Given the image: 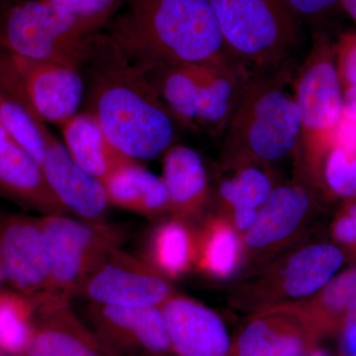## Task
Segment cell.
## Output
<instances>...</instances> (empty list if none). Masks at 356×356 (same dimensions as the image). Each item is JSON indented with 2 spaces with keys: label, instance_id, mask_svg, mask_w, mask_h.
Masks as SVG:
<instances>
[{
  "label": "cell",
  "instance_id": "cell-37",
  "mask_svg": "<svg viewBox=\"0 0 356 356\" xmlns=\"http://www.w3.org/2000/svg\"><path fill=\"white\" fill-rule=\"evenodd\" d=\"M348 322H356V302L351 304V305L346 309V312H344L343 315L341 316V321H339L337 330H339V325L343 324V323Z\"/></svg>",
  "mask_w": 356,
  "mask_h": 356
},
{
  "label": "cell",
  "instance_id": "cell-28",
  "mask_svg": "<svg viewBox=\"0 0 356 356\" xmlns=\"http://www.w3.org/2000/svg\"><path fill=\"white\" fill-rule=\"evenodd\" d=\"M40 122L0 89V124L41 168L44 149Z\"/></svg>",
  "mask_w": 356,
  "mask_h": 356
},
{
  "label": "cell",
  "instance_id": "cell-42",
  "mask_svg": "<svg viewBox=\"0 0 356 356\" xmlns=\"http://www.w3.org/2000/svg\"><path fill=\"white\" fill-rule=\"evenodd\" d=\"M2 282H3V280H2L1 274H0V285H1Z\"/></svg>",
  "mask_w": 356,
  "mask_h": 356
},
{
  "label": "cell",
  "instance_id": "cell-39",
  "mask_svg": "<svg viewBox=\"0 0 356 356\" xmlns=\"http://www.w3.org/2000/svg\"><path fill=\"white\" fill-rule=\"evenodd\" d=\"M298 356H331L327 351L323 350V348H317L315 350L310 351V353H307L305 355H298Z\"/></svg>",
  "mask_w": 356,
  "mask_h": 356
},
{
  "label": "cell",
  "instance_id": "cell-34",
  "mask_svg": "<svg viewBox=\"0 0 356 356\" xmlns=\"http://www.w3.org/2000/svg\"><path fill=\"white\" fill-rule=\"evenodd\" d=\"M332 146L341 147L348 153L356 154V119L341 116Z\"/></svg>",
  "mask_w": 356,
  "mask_h": 356
},
{
  "label": "cell",
  "instance_id": "cell-19",
  "mask_svg": "<svg viewBox=\"0 0 356 356\" xmlns=\"http://www.w3.org/2000/svg\"><path fill=\"white\" fill-rule=\"evenodd\" d=\"M65 146L79 168L104 184L115 172L133 163L107 139L92 114H76L63 124Z\"/></svg>",
  "mask_w": 356,
  "mask_h": 356
},
{
  "label": "cell",
  "instance_id": "cell-9",
  "mask_svg": "<svg viewBox=\"0 0 356 356\" xmlns=\"http://www.w3.org/2000/svg\"><path fill=\"white\" fill-rule=\"evenodd\" d=\"M53 257L50 297L70 302L96 267L120 248L125 229L107 222H88L67 215L42 216Z\"/></svg>",
  "mask_w": 356,
  "mask_h": 356
},
{
  "label": "cell",
  "instance_id": "cell-29",
  "mask_svg": "<svg viewBox=\"0 0 356 356\" xmlns=\"http://www.w3.org/2000/svg\"><path fill=\"white\" fill-rule=\"evenodd\" d=\"M325 184L341 197H356V154L332 146L323 161Z\"/></svg>",
  "mask_w": 356,
  "mask_h": 356
},
{
  "label": "cell",
  "instance_id": "cell-41",
  "mask_svg": "<svg viewBox=\"0 0 356 356\" xmlns=\"http://www.w3.org/2000/svg\"><path fill=\"white\" fill-rule=\"evenodd\" d=\"M149 356H175L173 353H170V355H149Z\"/></svg>",
  "mask_w": 356,
  "mask_h": 356
},
{
  "label": "cell",
  "instance_id": "cell-23",
  "mask_svg": "<svg viewBox=\"0 0 356 356\" xmlns=\"http://www.w3.org/2000/svg\"><path fill=\"white\" fill-rule=\"evenodd\" d=\"M233 170H236L235 175L220 184V196L233 209L235 228L245 233L274 187L259 165H242Z\"/></svg>",
  "mask_w": 356,
  "mask_h": 356
},
{
  "label": "cell",
  "instance_id": "cell-16",
  "mask_svg": "<svg viewBox=\"0 0 356 356\" xmlns=\"http://www.w3.org/2000/svg\"><path fill=\"white\" fill-rule=\"evenodd\" d=\"M25 356H116L76 317L70 302L50 297L36 306V332Z\"/></svg>",
  "mask_w": 356,
  "mask_h": 356
},
{
  "label": "cell",
  "instance_id": "cell-3",
  "mask_svg": "<svg viewBox=\"0 0 356 356\" xmlns=\"http://www.w3.org/2000/svg\"><path fill=\"white\" fill-rule=\"evenodd\" d=\"M289 81L284 67L248 77L222 133L225 168L268 165L298 149L301 120Z\"/></svg>",
  "mask_w": 356,
  "mask_h": 356
},
{
  "label": "cell",
  "instance_id": "cell-12",
  "mask_svg": "<svg viewBox=\"0 0 356 356\" xmlns=\"http://www.w3.org/2000/svg\"><path fill=\"white\" fill-rule=\"evenodd\" d=\"M323 336L305 307L280 306L255 314L236 334L232 356H298Z\"/></svg>",
  "mask_w": 356,
  "mask_h": 356
},
{
  "label": "cell",
  "instance_id": "cell-20",
  "mask_svg": "<svg viewBox=\"0 0 356 356\" xmlns=\"http://www.w3.org/2000/svg\"><path fill=\"white\" fill-rule=\"evenodd\" d=\"M163 182L168 209L175 218L195 215L207 195V173L197 152L185 146L170 147L163 161Z\"/></svg>",
  "mask_w": 356,
  "mask_h": 356
},
{
  "label": "cell",
  "instance_id": "cell-31",
  "mask_svg": "<svg viewBox=\"0 0 356 356\" xmlns=\"http://www.w3.org/2000/svg\"><path fill=\"white\" fill-rule=\"evenodd\" d=\"M67 9L81 17L108 22L119 0H40Z\"/></svg>",
  "mask_w": 356,
  "mask_h": 356
},
{
  "label": "cell",
  "instance_id": "cell-5",
  "mask_svg": "<svg viewBox=\"0 0 356 356\" xmlns=\"http://www.w3.org/2000/svg\"><path fill=\"white\" fill-rule=\"evenodd\" d=\"M231 57L250 72L283 65L301 41L300 20L284 0H208Z\"/></svg>",
  "mask_w": 356,
  "mask_h": 356
},
{
  "label": "cell",
  "instance_id": "cell-22",
  "mask_svg": "<svg viewBox=\"0 0 356 356\" xmlns=\"http://www.w3.org/2000/svg\"><path fill=\"white\" fill-rule=\"evenodd\" d=\"M110 205L149 218L168 209V189L156 177L133 161L104 182Z\"/></svg>",
  "mask_w": 356,
  "mask_h": 356
},
{
  "label": "cell",
  "instance_id": "cell-24",
  "mask_svg": "<svg viewBox=\"0 0 356 356\" xmlns=\"http://www.w3.org/2000/svg\"><path fill=\"white\" fill-rule=\"evenodd\" d=\"M195 242V261L200 268L215 277H228L241 259L240 238L235 227L222 220L206 225Z\"/></svg>",
  "mask_w": 356,
  "mask_h": 356
},
{
  "label": "cell",
  "instance_id": "cell-6",
  "mask_svg": "<svg viewBox=\"0 0 356 356\" xmlns=\"http://www.w3.org/2000/svg\"><path fill=\"white\" fill-rule=\"evenodd\" d=\"M145 70L180 122L214 136L224 133L252 74L241 65H163Z\"/></svg>",
  "mask_w": 356,
  "mask_h": 356
},
{
  "label": "cell",
  "instance_id": "cell-40",
  "mask_svg": "<svg viewBox=\"0 0 356 356\" xmlns=\"http://www.w3.org/2000/svg\"><path fill=\"white\" fill-rule=\"evenodd\" d=\"M0 356H11V355H7V353H4V351L0 350Z\"/></svg>",
  "mask_w": 356,
  "mask_h": 356
},
{
  "label": "cell",
  "instance_id": "cell-8",
  "mask_svg": "<svg viewBox=\"0 0 356 356\" xmlns=\"http://www.w3.org/2000/svg\"><path fill=\"white\" fill-rule=\"evenodd\" d=\"M0 89L33 118L62 126L76 114L83 83L76 70L0 47Z\"/></svg>",
  "mask_w": 356,
  "mask_h": 356
},
{
  "label": "cell",
  "instance_id": "cell-13",
  "mask_svg": "<svg viewBox=\"0 0 356 356\" xmlns=\"http://www.w3.org/2000/svg\"><path fill=\"white\" fill-rule=\"evenodd\" d=\"M90 329L116 356L172 353L161 307L127 308L89 303Z\"/></svg>",
  "mask_w": 356,
  "mask_h": 356
},
{
  "label": "cell",
  "instance_id": "cell-27",
  "mask_svg": "<svg viewBox=\"0 0 356 356\" xmlns=\"http://www.w3.org/2000/svg\"><path fill=\"white\" fill-rule=\"evenodd\" d=\"M356 302V264L337 274L318 293L315 301L305 306L323 334L337 332L339 321L346 309Z\"/></svg>",
  "mask_w": 356,
  "mask_h": 356
},
{
  "label": "cell",
  "instance_id": "cell-15",
  "mask_svg": "<svg viewBox=\"0 0 356 356\" xmlns=\"http://www.w3.org/2000/svg\"><path fill=\"white\" fill-rule=\"evenodd\" d=\"M175 356H232L233 341L214 311L173 294L161 306Z\"/></svg>",
  "mask_w": 356,
  "mask_h": 356
},
{
  "label": "cell",
  "instance_id": "cell-36",
  "mask_svg": "<svg viewBox=\"0 0 356 356\" xmlns=\"http://www.w3.org/2000/svg\"><path fill=\"white\" fill-rule=\"evenodd\" d=\"M343 115L356 119V86L343 91Z\"/></svg>",
  "mask_w": 356,
  "mask_h": 356
},
{
  "label": "cell",
  "instance_id": "cell-32",
  "mask_svg": "<svg viewBox=\"0 0 356 356\" xmlns=\"http://www.w3.org/2000/svg\"><path fill=\"white\" fill-rule=\"evenodd\" d=\"M332 236L339 245L356 255V197L348 199L337 215L332 225Z\"/></svg>",
  "mask_w": 356,
  "mask_h": 356
},
{
  "label": "cell",
  "instance_id": "cell-7",
  "mask_svg": "<svg viewBox=\"0 0 356 356\" xmlns=\"http://www.w3.org/2000/svg\"><path fill=\"white\" fill-rule=\"evenodd\" d=\"M293 95L301 120L299 147L309 163L320 165L331 149L343 102L334 44L325 35L314 36L311 50L295 76Z\"/></svg>",
  "mask_w": 356,
  "mask_h": 356
},
{
  "label": "cell",
  "instance_id": "cell-21",
  "mask_svg": "<svg viewBox=\"0 0 356 356\" xmlns=\"http://www.w3.org/2000/svg\"><path fill=\"white\" fill-rule=\"evenodd\" d=\"M344 262L341 248L323 243L308 245L291 255L281 273V290L293 299L317 294L339 273Z\"/></svg>",
  "mask_w": 356,
  "mask_h": 356
},
{
  "label": "cell",
  "instance_id": "cell-2",
  "mask_svg": "<svg viewBox=\"0 0 356 356\" xmlns=\"http://www.w3.org/2000/svg\"><path fill=\"white\" fill-rule=\"evenodd\" d=\"M93 63L90 111L109 142L134 159H151L172 147L179 119L147 76L103 35Z\"/></svg>",
  "mask_w": 356,
  "mask_h": 356
},
{
  "label": "cell",
  "instance_id": "cell-10",
  "mask_svg": "<svg viewBox=\"0 0 356 356\" xmlns=\"http://www.w3.org/2000/svg\"><path fill=\"white\" fill-rule=\"evenodd\" d=\"M0 274L35 306L51 296L53 257L41 218L0 216Z\"/></svg>",
  "mask_w": 356,
  "mask_h": 356
},
{
  "label": "cell",
  "instance_id": "cell-38",
  "mask_svg": "<svg viewBox=\"0 0 356 356\" xmlns=\"http://www.w3.org/2000/svg\"><path fill=\"white\" fill-rule=\"evenodd\" d=\"M339 4L343 6L346 13L350 14L356 22V0H339Z\"/></svg>",
  "mask_w": 356,
  "mask_h": 356
},
{
  "label": "cell",
  "instance_id": "cell-33",
  "mask_svg": "<svg viewBox=\"0 0 356 356\" xmlns=\"http://www.w3.org/2000/svg\"><path fill=\"white\" fill-rule=\"evenodd\" d=\"M284 2L299 20L321 17L339 4V0H284Z\"/></svg>",
  "mask_w": 356,
  "mask_h": 356
},
{
  "label": "cell",
  "instance_id": "cell-11",
  "mask_svg": "<svg viewBox=\"0 0 356 356\" xmlns=\"http://www.w3.org/2000/svg\"><path fill=\"white\" fill-rule=\"evenodd\" d=\"M173 294L168 278L153 264L118 248L88 276L79 296L89 303L144 308L161 307Z\"/></svg>",
  "mask_w": 356,
  "mask_h": 356
},
{
  "label": "cell",
  "instance_id": "cell-18",
  "mask_svg": "<svg viewBox=\"0 0 356 356\" xmlns=\"http://www.w3.org/2000/svg\"><path fill=\"white\" fill-rule=\"evenodd\" d=\"M309 209L310 198L303 186L274 187L254 224L245 232V243L252 250H261L283 242L301 226Z\"/></svg>",
  "mask_w": 356,
  "mask_h": 356
},
{
  "label": "cell",
  "instance_id": "cell-35",
  "mask_svg": "<svg viewBox=\"0 0 356 356\" xmlns=\"http://www.w3.org/2000/svg\"><path fill=\"white\" fill-rule=\"evenodd\" d=\"M337 332L341 334L343 356H356V322L343 323Z\"/></svg>",
  "mask_w": 356,
  "mask_h": 356
},
{
  "label": "cell",
  "instance_id": "cell-17",
  "mask_svg": "<svg viewBox=\"0 0 356 356\" xmlns=\"http://www.w3.org/2000/svg\"><path fill=\"white\" fill-rule=\"evenodd\" d=\"M0 195L49 215H67L56 197L38 163L17 143L0 153Z\"/></svg>",
  "mask_w": 356,
  "mask_h": 356
},
{
  "label": "cell",
  "instance_id": "cell-4",
  "mask_svg": "<svg viewBox=\"0 0 356 356\" xmlns=\"http://www.w3.org/2000/svg\"><path fill=\"white\" fill-rule=\"evenodd\" d=\"M105 24L40 0H20L0 9V47L79 72L95 55Z\"/></svg>",
  "mask_w": 356,
  "mask_h": 356
},
{
  "label": "cell",
  "instance_id": "cell-30",
  "mask_svg": "<svg viewBox=\"0 0 356 356\" xmlns=\"http://www.w3.org/2000/svg\"><path fill=\"white\" fill-rule=\"evenodd\" d=\"M337 74L343 91L356 86V32L341 35L334 44Z\"/></svg>",
  "mask_w": 356,
  "mask_h": 356
},
{
  "label": "cell",
  "instance_id": "cell-1",
  "mask_svg": "<svg viewBox=\"0 0 356 356\" xmlns=\"http://www.w3.org/2000/svg\"><path fill=\"white\" fill-rule=\"evenodd\" d=\"M106 37L130 62L147 70L241 65L227 50L208 0H127Z\"/></svg>",
  "mask_w": 356,
  "mask_h": 356
},
{
  "label": "cell",
  "instance_id": "cell-26",
  "mask_svg": "<svg viewBox=\"0 0 356 356\" xmlns=\"http://www.w3.org/2000/svg\"><path fill=\"white\" fill-rule=\"evenodd\" d=\"M35 332V304L14 290H0V350L11 356H25Z\"/></svg>",
  "mask_w": 356,
  "mask_h": 356
},
{
  "label": "cell",
  "instance_id": "cell-25",
  "mask_svg": "<svg viewBox=\"0 0 356 356\" xmlns=\"http://www.w3.org/2000/svg\"><path fill=\"white\" fill-rule=\"evenodd\" d=\"M195 261V242L181 219L159 225L149 243V264L165 277L175 278L188 270Z\"/></svg>",
  "mask_w": 356,
  "mask_h": 356
},
{
  "label": "cell",
  "instance_id": "cell-14",
  "mask_svg": "<svg viewBox=\"0 0 356 356\" xmlns=\"http://www.w3.org/2000/svg\"><path fill=\"white\" fill-rule=\"evenodd\" d=\"M44 140L41 170L47 184L67 211L83 221L105 222L109 200L104 184L84 172L51 131L40 122Z\"/></svg>",
  "mask_w": 356,
  "mask_h": 356
}]
</instances>
